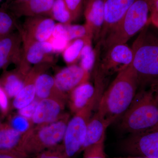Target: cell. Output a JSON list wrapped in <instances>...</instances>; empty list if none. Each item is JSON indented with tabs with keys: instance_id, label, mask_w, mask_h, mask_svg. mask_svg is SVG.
I'll return each instance as SVG.
<instances>
[{
	"instance_id": "cell-1",
	"label": "cell",
	"mask_w": 158,
	"mask_h": 158,
	"mask_svg": "<svg viewBox=\"0 0 158 158\" xmlns=\"http://www.w3.org/2000/svg\"><path fill=\"white\" fill-rule=\"evenodd\" d=\"M130 64L138 82L139 90L158 86V34L145 27L131 48Z\"/></svg>"
},
{
	"instance_id": "cell-2",
	"label": "cell",
	"mask_w": 158,
	"mask_h": 158,
	"mask_svg": "<svg viewBox=\"0 0 158 158\" xmlns=\"http://www.w3.org/2000/svg\"><path fill=\"white\" fill-rule=\"evenodd\" d=\"M137 79L131 65L117 73L103 93L97 109L112 124L129 107L138 91Z\"/></svg>"
},
{
	"instance_id": "cell-3",
	"label": "cell",
	"mask_w": 158,
	"mask_h": 158,
	"mask_svg": "<svg viewBox=\"0 0 158 158\" xmlns=\"http://www.w3.org/2000/svg\"><path fill=\"white\" fill-rule=\"evenodd\" d=\"M121 117L120 129L130 134L158 127V87L139 90Z\"/></svg>"
},
{
	"instance_id": "cell-4",
	"label": "cell",
	"mask_w": 158,
	"mask_h": 158,
	"mask_svg": "<svg viewBox=\"0 0 158 158\" xmlns=\"http://www.w3.org/2000/svg\"><path fill=\"white\" fill-rule=\"evenodd\" d=\"M70 115L65 113L59 119L48 124L34 126L23 135L16 150L31 157L60 144L63 141Z\"/></svg>"
},
{
	"instance_id": "cell-5",
	"label": "cell",
	"mask_w": 158,
	"mask_h": 158,
	"mask_svg": "<svg viewBox=\"0 0 158 158\" xmlns=\"http://www.w3.org/2000/svg\"><path fill=\"white\" fill-rule=\"evenodd\" d=\"M150 10L148 0H136L123 17L100 43L105 52L115 46L125 44L146 26Z\"/></svg>"
},
{
	"instance_id": "cell-6",
	"label": "cell",
	"mask_w": 158,
	"mask_h": 158,
	"mask_svg": "<svg viewBox=\"0 0 158 158\" xmlns=\"http://www.w3.org/2000/svg\"><path fill=\"white\" fill-rule=\"evenodd\" d=\"M94 88L95 93L90 101L85 107L75 113L67 124L62 144L65 153L69 158H75L81 152L88 122L103 93V85H96Z\"/></svg>"
},
{
	"instance_id": "cell-7",
	"label": "cell",
	"mask_w": 158,
	"mask_h": 158,
	"mask_svg": "<svg viewBox=\"0 0 158 158\" xmlns=\"http://www.w3.org/2000/svg\"><path fill=\"white\" fill-rule=\"evenodd\" d=\"M119 148L121 152L131 156L158 158V126L130 134L120 142Z\"/></svg>"
},
{
	"instance_id": "cell-8",
	"label": "cell",
	"mask_w": 158,
	"mask_h": 158,
	"mask_svg": "<svg viewBox=\"0 0 158 158\" xmlns=\"http://www.w3.org/2000/svg\"><path fill=\"white\" fill-rule=\"evenodd\" d=\"M105 52L104 56L98 62V69L106 77L124 70L132 61V50L126 44L115 46Z\"/></svg>"
},
{
	"instance_id": "cell-9",
	"label": "cell",
	"mask_w": 158,
	"mask_h": 158,
	"mask_svg": "<svg viewBox=\"0 0 158 158\" xmlns=\"http://www.w3.org/2000/svg\"><path fill=\"white\" fill-rule=\"evenodd\" d=\"M56 25L55 21L48 16L26 17L18 31L22 35L29 39L44 42L50 39Z\"/></svg>"
},
{
	"instance_id": "cell-10",
	"label": "cell",
	"mask_w": 158,
	"mask_h": 158,
	"mask_svg": "<svg viewBox=\"0 0 158 158\" xmlns=\"http://www.w3.org/2000/svg\"><path fill=\"white\" fill-rule=\"evenodd\" d=\"M22 55V38L19 31L0 38V69L6 70L12 63L17 66Z\"/></svg>"
},
{
	"instance_id": "cell-11",
	"label": "cell",
	"mask_w": 158,
	"mask_h": 158,
	"mask_svg": "<svg viewBox=\"0 0 158 158\" xmlns=\"http://www.w3.org/2000/svg\"><path fill=\"white\" fill-rule=\"evenodd\" d=\"M51 64H41L34 65L27 74L22 89L13 98L11 108L18 110L24 107L36 98V80L40 75L49 68Z\"/></svg>"
},
{
	"instance_id": "cell-12",
	"label": "cell",
	"mask_w": 158,
	"mask_h": 158,
	"mask_svg": "<svg viewBox=\"0 0 158 158\" xmlns=\"http://www.w3.org/2000/svg\"><path fill=\"white\" fill-rule=\"evenodd\" d=\"M54 0H11L7 5L8 11L15 18L25 16L49 17Z\"/></svg>"
},
{
	"instance_id": "cell-13",
	"label": "cell",
	"mask_w": 158,
	"mask_h": 158,
	"mask_svg": "<svg viewBox=\"0 0 158 158\" xmlns=\"http://www.w3.org/2000/svg\"><path fill=\"white\" fill-rule=\"evenodd\" d=\"M90 75V73L75 64L59 69L54 77L59 90L68 95L79 85L88 81Z\"/></svg>"
},
{
	"instance_id": "cell-14",
	"label": "cell",
	"mask_w": 158,
	"mask_h": 158,
	"mask_svg": "<svg viewBox=\"0 0 158 158\" xmlns=\"http://www.w3.org/2000/svg\"><path fill=\"white\" fill-rule=\"evenodd\" d=\"M66 102L56 98L40 100L32 119L34 125L48 124L58 120L65 113Z\"/></svg>"
},
{
	"instance_id": "cell-15",
	"label": "cell",
	"mask_w": 158,
	"mask_h": 158,
	"mask_svg": "<svg viewBox=\"0 0 158 158\" xmlns=\"http://www.w3.org/2000/svg\"><path fill=\"white\" fill-rule=\"evenodd\" d=\"M136 0H104V22L100 35L102 41L122 19Z\"/></svg>"
},
{
	"instance_id": "cell-16",
	"label": "cell",
	"mask_w": 158,
	"mask_h": 158,
	"mask_svg": "<svg viewBox=\"0 0 158 158\" xmlns=\"http://www.w3.org/2000/svg\"><path fill=\"white\" fill-rule=\"evenodd\" d=\"M84 15L93 39H99L104 22V0H85Z\"/></svg>"
},
{
	"instance_id": "cell-17",
	"label": "cell",
	"mask_w": 158,
	"mask_h": 158,
	"mask_svg": "<svg viewBox=\"0 0 158 158\" xmlns=\"http://www.w3.org/2000/svg\"><path fill=\"white\" fill-rule=\"evenodd\" d=\"M23 41L22 62L28 65L52 64L53 62L52 55L47 53L43 48L41 42L35 41L21 35Z\"/></svg>"
},
{
	"instance_id": "cell-18",
	"label": "cell",
	"mask_w": 158,
	"mask_h": 158,
	"mask_svg": "<svg viewBox=\"0 0 158 158\" xmlns=\"http://www.w3.org/2000/svg\"><path fill=\"white\" fill-rule=\"evenodd\" d=\"M110 125L103 114L97 109L88 122L82 152L90 145L105 141L106 130Z\"/></svg>"
},
{
	"instance_id": "cell-19",
	"label": "cell",
	"mask_w": 158,
	"mask_h": 158,
	"mask_svg": "<svg viewBox=\"0 0 158 158\" xmlns=\"http://www.w3.org/2000/svg\"><path fill=\"white\" fill-rule=\"evenodd\" d=\"M35 88L36 98L38 99L52 98L67 101L68 95L58 88L54 77L45 72L41 73L37 78Z\"/></svg>"
},
{
	"instance_id": "cell-20",
	"label": "cell",
	"mask_w": 158,
	"mask_h": 158,
	"mask_svg": "<svg viewBox=\"0 0 158 158\" xmlns=\"http://www.w3.org/2000/svg\"><path fill=\"white\" fill-rule=\"evenodd\" d=\"M27 72L20 67L11 70H4L0 76V85L9 98H14L22 89Z\"/></svg>"
},
{
	"instance_id": "cell-21",
	"label": "cell",
	"mask_w": 158,
	"mask_h": 158,
	"mask_svg": "<svg viewBox=\"0 0 158 158\" xmlns=\"http://www.w3.org/2000/svg\"><path fill=\"white\" fill-rule=\"evenodd\" d=\"M95 88L89 81L81 84L69 94L67 101L72 113L75 114L85 107L93 97Z\"/></svg>"
},
{
	"instance_id": "cell-22",
	"label": "cell",
	"mask_w": 158,
	"mask_h": 158,
	"mask_svg": "<svg viewBox=\"0 0 158 158\" xmlns=\"http://www.w3.org/2000/svg\"><path fill=\"white\" fill-rule=\"evenodd\" d=\"M23 135L7 123H2L0 127V151L16 149Z\"/></svg>"
},
{
	"instance_id": "cell-23",
	"label": "cell",
	"mask_w": 158,
	"mask_h": 158,
	"mask_svg": "<svg viewBox=\"0 0 158 158\" xmlns=\"http://www.w3.org/2000/svg\"><path fill=\"white\" fill-rule=\"evenodd\" d=\"M91 37L74 40L69 42L66 48L62 52V57L68 65L77 64L80 60L82 49L87 40Z\"/></svg>"
},
{
	"instance_id": "cell-24",
	"label": "cell",
	"mask_w": 158,
	"mask_h": 158,
	"mask_svg": "<svg viewBox=\"0 0 158 158\" xmlns=\"http://www.w3.org/2000/svg\"><path fill=\"white\" fill-rule=\"evenodd\" d=\"M49 17L63 24H70L73 21L65 0H54Z\"/></svg>"
},
{
	"instance_id": "cell-25",
	"label": "cell",
	"mask_w": 158,
	"mask_h": 158,
	"mask_svg": "<svg viewBox=\"0 0 158 158\" xmlns=\"http://www.w3.org/2000/svg\"><path fill=\"white\" fill-rule=\"evenodd\" d=\"M92 38H89L86 41L80 57V65L87 72L90 73L96 62L97 51L92 46Z\"/></svg>"
},
{
	"instance_id": "cell-26",
	"label": "cell",
	"mask_w": 158,
	"mask_h": 158,
	"mask_svg": "<svg viewBox=\"0 0 158 158\" xmlns=\"http://www.w3.org/2000/svg\"><path fill=\"white\" fill-rule=\"evenodd\" d=\"M19 26L16 18L11 13L5 10H0V38L18 31Z\"/></svg>"
},
{
	"instance_id": "cell-27",
	"label": "cell",
	"mask_w": 158,
	"mask_h": 158,
	"mask_svg": "<svg viewBox=\"0 0 158 158\" xmlns=\"http://www.w3.org/2000/svg\"><path fill=\"white\" fill-rule=\"evenodd\" d=\"M65 36L70 42L74 40L93 36L85 24L84 25L64 24Z\"/></svg>"
},
{
	"instance_id": "cell-28",
	"label": "cell",
	"mask_w": 158,
	"mask_h": 158,
	"mask_svg": "<svg viewBox=\"0 0 158 158\" xmlns=\"http://www.w3.org/2000/svg\"><path fill=\"white\" fill-rule=\"evenodd\" d=\"M7 123L13 129L23 135L28 131L34 126L32 120L18 113L9 116Z\"/></svg>"
},
{
	"instance_id": "cell-29",
	"label": "cell",
	"mask_w": 158,
	"mask_h": 158,
	"mask_svg": "<svg viewBox=\"0 0 158 158\" xmlns=\"http://www.w3.org/2000/svg\"><path fill=\"white\" fill-rule=\"evenodd\" d=\"M31 158H71L65 153L62 144L44 151Z\"/></svg>"
},
{
	"instance_id": "cell-30",
	"label": "cell",
	"mask_w": 158,
	"mask_h": 158,
	"mask_svg": "<svg viewBox=\"0 0 158 158\" xmlns=\"http://www.w3.org/2000/svg\"><path fill=\"white\" fill-rule=\"evenodd\" d=\"M104 141L90 145L85 148L83 158H106L104 151Z\"/></svg>"
},
{
	"instance_id": "cell-31",
	"label": "cell",
	"mask_w": 158,
	"mask_h": 158,
	"mask_svg": "<svg viewBox=\"0 0 158 158\" xmlns=\"http://www.w3.org/2000/svg\"><path fill=\"white\" fill-rule=\"evenodd\" d=\"M72 17L73 20H76L81 14L83 0H65Z\"/></svg>"
},
{
	"instance_id": "cell-32",
	"label": "cell",
	"mask_w": 158,
	"mask_h": 158,
	"mask_svg": "<svg viewBox=\"0 0 158 158\" xmlns=\"http://www.w3.org/2000/svg\"><path fill=\"white\" fill-rule=\"evenodd\" d=\"M49 41L52 47L54 53H62L69 42L68 40L62 37H51Z\"/></svg>"
},
{
	"instance_id": "cell-33",
	"label": "cell",
	"mask_w": 158,
	"mask_h": 158,
	"mask_svg": "<svg viewBox=\"0 0 158 158\" xmlns=\"http://www.w3.org/2000/svg\"><path fill=\"white\" fill-rule=\"evenodd\" d=\"M9 96L0 85V114L2 117L8 115L11 107Z\"/></svg>"
},
{
	"instance_id": "cell-34",
	"label": "cell",
	"mask_w": 158,
	"mask_h": 158,
	"mask_svg": "<svg viewBox=\"0 0 158 158\" xmlns=\"http://www.w3.org/2000/svg\"><path fill=\"white\" fill-rule=\"evenodd\" d=\"M39 101V99L36 98L34 101L31 104L18 110L17 113L28 119L32 120Z\"/></svg>"
},
{
	"instance_id": "cell-35",
	"label": "cell",
	"mask_w": 158,
	"mask_h": 158,
	"mask_svg": "<svg viewBox=\"0 0 158 158\" xmlns=\"http://www.w3.org/2000/svg\"><path fill=\"white\" fill-rule=\"evenodd\" d=\"M0 158H29L27 156L17 150L0 151Z\"/></svg>"
},
{
	"instance_id": "cell-36",
	"label": "cell",
	"mask_w": 158,
	"mask_h": 158,
	"mask_svg": "<svg viewBox=\"0 0 158 158\" xmlns=\"http://www.w3.org/2000/svg\"><path fill=\"white\" fill-rule=\"evenodd\" d=\"M152 11V20L155 24L158 21V0H148Z\"/></svg>"
},
{
	"instance_id": "cell-37",
	"label": "cell",
	"mask_w": 158,
	"mask_h": 158,
	"mask_svg": "<svg viewBox=\"0 0 158 158\" xmlns=\"http://www.w3.org/2000/svg\"><path fill=\"white\" fill-rule=\"evenodd\" d=\"M112 158H148L146 157H142L138 156H127L126 157H114Z\"/></svg>"
},
{
	"instance_id": "cell-38",
	"label": "cell",
	"mask_w": 158,
	"mask_h": 158,
	"mask_svg": "<svg viewBox=\"0 0 158 158\" xmlns=\"http://www.w3.org/2000/svg\"><path fill=\"white\" fill-rule=\"evenodd\" d=\"M2 122H1V118H0V127H1V124H2Z\"/></svg>"
},
{
	"instance_id": "cell-39",
	"label": "cell",
	"mask_w": 158,
	"mask_h": 158,
	"mask_svg": "<svg viewBox=\"0 0 158 158\" xmlns=\"http://www.w3.org/2000/svg\"><path fill=\"white\" fill-rule=\"evenodd\" d=\"M13 1H26V0H13Z\"/></svg>"
},
{
	"instance_id": "cell-40",
	"label": "cell",
	"mask_w": 158,
	"mask_h": 158,
	"mask_svg": "<svg viewBox=\"0 0 158 158\" xmlns=\"http://www.w3.org/2000/svg\"><path fill=\"white\" fill-rule=\"evenodd\" d=\"M2 0H0V3H1V2H2Z\"/></svg>"
}]
</instances>
